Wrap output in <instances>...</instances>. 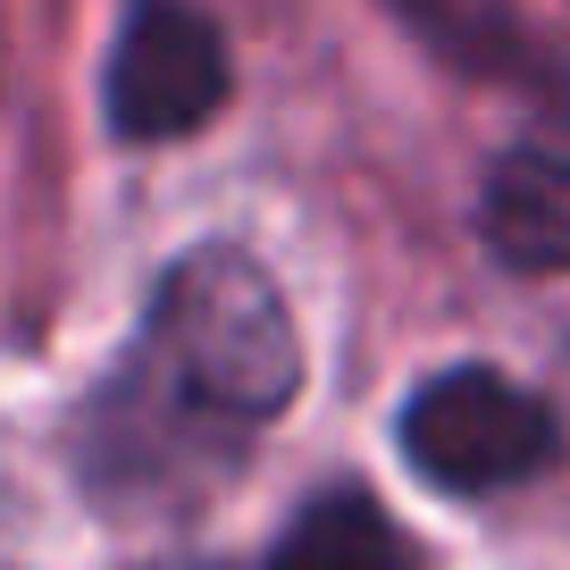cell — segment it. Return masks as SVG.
<instances>
[{
  "label": "cell",
  "mask_w": 570,
  "mask_h": 570,
  "mask_svg": "<svg viewBox=\"0 0 570 570\" xmlns=\"http://www.w3.org/2000/svg\"><path fill=\"white\" fill-rule=\"evenodd\" d=\"M151 344H160L185 403L235 428L268 420L303 377L294 320H285L268 268L244 261V252H194V261L168 268L160 311H151Z\"/></svg>",
  "instance_id": "cell-1"
},
{
  "label": "cell",
  "mask_w": 570,
  "mask_h": 570,
  "mask_svg": "<svg viewBox=\"0 0 570 570\" xmlns=\"http://www.w3.org/2000/svg\"><path fill=\"white\" fill-rule=\"evenodd\" d=\"M403 453L445 495H503L553 462V411L495 370H445L403 403Z\"/></svg>",
  "instance_id": "cell-2"
},
{
  "label": "cell",
  "mask_w": 570,
  "mask_h": 570,
  "mask_svg": "<svg viewBox=\"0 0 570 570\" xmlns=\"http://www.w3.org/2000/svg\"><path fill=\"white\" fill-rule=\"evenodd\" d=\"M227 101V42L185 0H135L118 59H109V126L135 142H168L218 118Z\"/></svg>",
  "instance_id": "cell-3"
},
{
  "label": "cell",
  "mask_w": 570,
  "mask_h": 570,
  "mask_svg": "<svg viewBox=\"0 0 570 570\" xmlns=\"http://www.w3.org/2000/svg\"><path fill=\"white\" fill-rule=\"evenodd\" d=\"M487 252L520 277L570 268V160L562 151H503L479 194Z\"/></svg>",
  "instance_id": "cell-4"
},
{
  "label": "cell",
  "mask_w": 570,
  "mask_h": 570,
  "mask_svg": "<svg viewBox=\"0 0 570 570\" xmlns=\"http://www.w3.org/2000/svg\"><path fill=\"white\" fill-rule=\"evenodd\" d=\"M411 562H420L411 537L370 495H320L268 553V570H411Z\"/></svg>",
  "instance_id": "cell-5"
}]
</instances>
